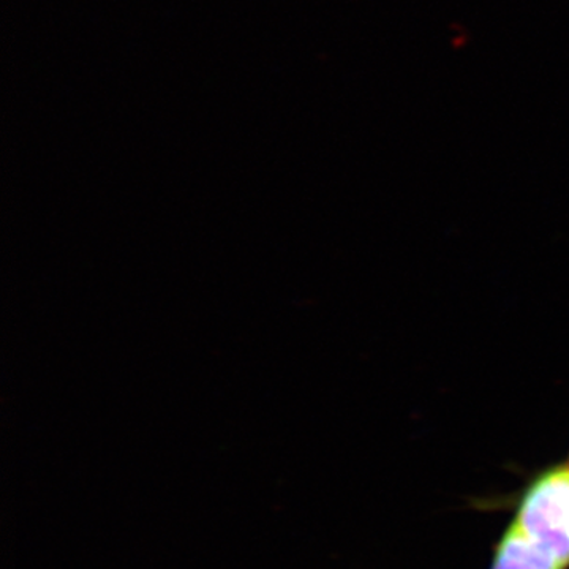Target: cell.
<instances>
[{
	"label": "cell",
	"instance_id": "3",
	"mask_svg": "<svg viewBox=\"0 0 569 569\" xmlns=\"http://www.w3.org/2000/svg\"><path fill=\"white\" fill-rule=\"evenodd\" d=\"M568 467H569V460H568Z\"/></svg>",
	"mask_w": 569,
	"mask_h": 569
},
{
	"label": "cell",
	"instance_id": "1",
	"mask_svg": "<svg viewBox=\"0 0 569 569\" xmlns=\"http://www.w3.org/2000/svg\"><path fill=\"white\" fill-rule=\"evenodd\" d=\"M511 522L569 567V467H549L530 479Z\"/></svg>",
	"mask_w": 569,
	"mask_h": 569
},
{
	"label": "cell",
	"instance_id": "2",
	"mask_svg": "<svg viewBox=\"0 0 569 569\" xmlns=\"http://www.w3.org/2000/svg\"><path fill=\"white\" fill-rule=\"evenodd\" d=\"M489 569H569L552 550L509 522L493 546Z\"/></svg>",
	"mask_w": 569,
	"mask_h": 569
}]
</instances>
